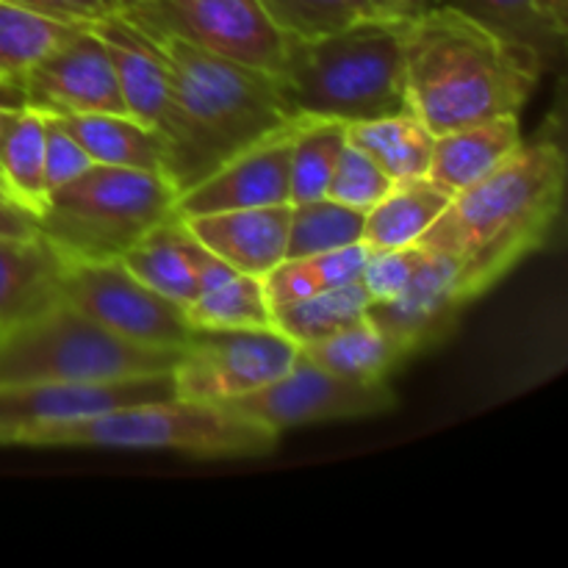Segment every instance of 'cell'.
Instances as JSON below:
<instances>
[{
  "label": "cell",
  "instance_id": "cell-1",
  "mask_svg": "<svg viewBox=\"0 0 568 568\" xmlns=\"http://www.w3.org/2000/svg\"><path fill=\"white\" fill-rule=\"evenodd\" d=\"M564 192V148L549 136L521 142L497 170L455 192L416 244L458 261V292L469 305L547 242Z\"/></svg>",
  "mask_w": 568,
  "mask_h": 568
},
{
  "label": "cell",
  "instance_id": "cell-2",
  "mask_svg": "<svg viewBox=\"0 0 568 568\" xmlns=\"http://www.w3.org/2000/svg\"><path fill=\"white\" fill-rule=\"evenodd\" d=\"M544 59L530 44L433 6L405 26L408 109L436 136L494 116L519 114L536 92Z\"/></svg>",
  "mask_w": 568,
  "mask_h": 568
},
{
  "label": "cell",
  "instance_id": "cell-3",
  "mask_svg": "<svg viewBox=\"0 0 568 568\" xmlns=\"http://www.w3.org/2000/svg\"><path fill=\"white\" fill-rule=\"evenodd\" d=\"M148 37L164 55L175 94V136L164 150V175L175 197L250 144L300 120L283 105L270 72L222 59L183 39Z\"/></svg>",
  "mask_w": 568,
  "mask_h": 568
},
{
  "label": "cell",
  "instance_id": "cell-4",
  "mask_svg": "<svg viewBox=\"0 0 568 568\" xmlns=\"http://www.w3.org/2000/svg\"><path fill=\"white\" fill-rule=\"evenodd\" d=\"M405 20L364 17L314 39L286 37L272 75L283 105L300 120H377L408 109Z\"/></svg>",
  "mask_w": 568,
  "mask_h": 568
},
{
  "label": "cell",
  "instance_id": "cell-5",
  "mask_svg": "<svg viewBox=\"0 0 568 568\" xmlns=\"http://www.w3.org/2000/svg\"><path fill=\"white\" fill-rule=\"evenodd\" d=\"M277 433L227 405L159 399L109 414L17 430V447H98L131 453H181L200 460L264 458Z\"/></svg>",
  "mask_w": 568,
  "mask_h": 568
},
{
  "label": "cell",
  "instance_id": "cell-6",
  "mask_svg": "<svg viewBox=\"0 0 568 568\" xmlns=\"http://www.w3.org/2000/svg\"><path fill=\"white\" fill-rule=\"evenodd\" d=\"M175 189L161 172L92 164L48 194L37 233L67 261H120L128 247L172 214Z\"/></svg>",
  "mask_w": 568,
  "mask_h": 568
},
{
  "label": "cell",
  "instance_id": "cell-7",
  "mask_svg": "<svg viewBox=\"0 0 568 568\" xmlns=\"http://www.w3.org/2000/svg\"><path fill=\"white\" fill-rule=\"evenodd\" d=\"M181 349L133 344L59 303L0 333V386L120 381L175 369Z\"/></svg>",
  "mask_w": 568,
  "mask_h": 568
},
{
  "label": "cell",
  "instance_id": "cell-8",
  "mask_svg": "<svg viewBox=\"0 0 568 568\" xmlns=\"http://www.w3.org/2000/svg\"><path fill=\"white\" fill-rule=\"evenodd\" d=\"M297 344L277 327H192L172 383L189 403L227 405L270 386L297 358Z\"/></svg>",
  "mask_w": 568,
  "mask_h": 568
},
{
  "label": "cell",
  "instance_id": "cell-9",
  "mask_svg": "<svg viewBox=\"0 0 568 568\" xmlns=\"http://www.w3.org/2000/svg\"><path fill=\"white\" fill-rule=\"evenodd\" d=\"M122 17L148 33L183 39L270 75L286 44L258 0H133Z\"/></svg>",
  "mask_w": 568,
  "mask_h": 568
},
{
  "label": "cell",
  "instance_id": "cell-10",
  "mask_svg": "<svg viewBox=\"0 0 568 568\" xmlns=\"http://www.w3.org/2000/svg\"><path fill=\"white\" fill-rule=\"evenodd\" d=\"M59 288L61 303L133 344L181 349L192 333L186 308L136 281L120 261H64Z\"/></svg>",
  "mask_w": 568,
  "mask_h": 568
},
{
  "label": "cell",
  "instance_id": "cell-11",
  "mask_svg": "<svg viewBox=\"0 0 568 568\" xmlns=\"http://www.w3.org/2000/svg\"><path fill=\"white\" fill-rule=\"evenodd\" d=\"M394 405L397 397L388 381H349L333 375L297 349V358L286 375L247 397L233 399L227 408L261 422L281 436L288 427L381 416Z\"/></svg>",
  "mask_w": 568,
  "mask_h": 568
},
{
  "label": "cell",
  "instance_id": "cell-12",
  "mask_svg": "<svg viewBox=\"0 0 568 568\" xmlns=\"http://www.w3.org/2000/svg\"><path fill=\"white\" fill-rule=\"evenodd\" d=\"M20 87L26 105L44 114H128L109 48L87 26L31 67Z\"/></svg>",
  "mask_w": 568,
  "mask_h": 568
},
{
  "label": "cell",
  "instance_id": "cell-13",
  "mask_svg": "<svg viewBox=\"0 0 568 568\" xmlns=\"http://www.w3.org/2000/svg\"><path fill=\"white\" fill-rule=\"evenodd\" d=\"M172 397H175L172 372L120 377V381L0 386V430L6 433V442L14 444L17 430L22 427L89 419L128 405Z\"/></svg>",
  "mask_w": 568,
  "mask_h": 568
},
{
  "label": "cell",
  "instance_id": "cell-14",
  "mask_svg": "<svg viewBox=\"0 0 568 568\" xmlns=\"http://www.w3.org/2000/svg\"><path fill=\"white\" fill-rule=\"evenodd\" d=\"M300 122L303 120L250 144L247 150L216 166L203 181L178 194L172 214L186 220V216L214 214V211L288 203V161H292V139Z\"/></svg>",
  "mask_w": 568,
  "mask_h": 568
},
{
  "label": "cell",
  "instance_id": "cell-15",
  "mask_svg": "<svg viewBox=\"0 0 568 568\" xmlns=\"http://www.w3.org/2000/svg\"><path fill=\"white\" fill-rule=\"evenodd\" d=\"M458 275L460 264L453 255L427 253L405 292L386 303H369L366 316L403 349L405 358L436 347L455 331L458 314L466 308Z\"/></svg>",
  "mask_w": 568,
  "mask_h": 568
},
{
  "label": "cell",
  "instance_id": "cell-16",
  "mask_svg": "<svg viewBox=\"0 0 568 568\" xmlns=\"http://www.w3.org/2000/svg\"><path fill=\"white\" fill-rule=\"evenodd\" d=\"M87 28L98 33L109 48L128 114L142 125L153 128L164 139L166 150L170 139L175 136L178 111L170 70H166L159 44L122 14L89 22Z\"/></svg>",
  "mask_w": 568,
  "mask_h": 568
},
{
  "label": "cell",
  "instance_id": "cell-17",
  "mask_svg": "<svg viewBox=\"0 0 568 568\" xmlns=\"http://www.w3.org/2000/svg\"><path fill=\"white\" fill-rule=\"evenodd\" d=\"M288 209L292 205H264V209L214 211V214L186 216V227L209 253L225 261L244 275L264 277L286 258Z\"/></svg>",
  "mask_w": 568,
  "mask_h": 568
},
{
  "label": "cell",
  "instance_id": "cell-18",
  "mask_svg": "<svg viewBox=\"0 0 568 568\" xmlns=\"http://www.w3.org/2000/svg\"><path fill=\"white\" fill-rule=\"evenodd\" d=\"M64 258L39 233L0 236V333L61 303Z\"/></svg>",
  "mask_w": 568,
  "mask_h": 568
},
{
  "label": "cell",
  "instance_id": "cell-19",
  "mask_svg": "<svg viewBox=\"0 0 568 568\" xmlns=\"http://www.w3.org/2000/svg\"><path fill=\"white\" fill-rule=\"evenodd\" d=\"M521 142L525 139H521L519 114L494 116V120H483L477 125L442 133L433 144L427 178L455 194L497 170Z\"/></svg>",
  "mask_w": 568,
  "mask_h": 568
},
{
  "label": "cell",
  "instance_id": "cell-20",
  "mask_svg": "<svg viewBox=\"0 0 568 568\" xmlns=\"http://www.w3.org/2000/svg\"><path fill=\"white\" fill-rule=\"evenodd\" d=\"M120 264L144 286L183 308L197 297L192 233L178 214H170L153 231L144 233L133 247L122 253Z\"/></svg>",
  "mask_w": 568,
  "mask_h": 568
},
{
  "label": "cell",
  "instance_id": "cell-21",
  "mask_svg": "<svg viewBox=\"0 0 568 568\" xmlns=\"http://www.w3.org/2000/svg\"><path fill=\"white\" fill-rule=\"evenodd\" d=\"M453 192L433 178H408L394 181V186L366 211L364 239L369 250L408 247L444 214Z\"/></svg>",
  "mask_w": 568,
  "mask_h": 568
},
{
  "label": "cell",
  "instance_id": "cell-22",
  "mask_svg": "<svg viewBox=\"0 0 568 568\" xmlns=\"http://www.w3.org/2000/svg\"><path fill=\"white\" fill-rule=\"evenodd\" d=\"M94 164L131 166L164 175V139L131 114H53ZM166 178V175H164Z\"/></svg>",
  "mask_w": 568,
  "mask_h": 568
},
{
  "label": "cell",
  "instance_id": "cell-23",
  "mask_svg": "<svg viewBox=\"0 0 568 568\" xmlns=\"http://www.w3.org/2000/svg\"><path fill=\"white\" fill-rule=\"evenodd\" d=\"M344 131H347V142L369 155L392 181L425 178L430 170L436 133L414 111L349 122Z\"/></svg>",
  "mask_w": 568,
  "mask_h": 568
},
{
  "label": "cell",
  "instance_id": "cell-24",
  "mask_svg": "<svg viewBox=\"0 0 568 568\" xmlns=\"http://www.w3.org/2000/svg\"><path fill=\"white\" fill-rule=\"evenodd\" d=\"M0 175L11 200L28 214L44 209V114L31 105H11L0 120Z\"/></svg>",
  "mask_w": 568,
  "mask_h": 568
},
{
  "label": "cell",
  "instance_id": "cell-25",
  "mask_svg": "<svg viewBox=\"0 0 568 568\" xmlns=\"http://www.w3.org/2000/svg\"><path fill=\"white\" fill-rule=\"evenodd\" d=\"M300 353L322 369L349 377V381H388V375L403 361H408L403 349L369 316H361L358 322L333 333V336L320 338L314 344H303Z\"/></svg>",
  "mask_w": 568,
  "mask_h": 568
},
{
  "label": "cell",
  "instance_id": "cell-26",
  "mask_svg": "<svg viewBox=\"0 0 568 568\" xmlns=\"http://www.w3.org/2000/svg\"><path fill=\"white\" fill-rule=\"evenodd\" d=\"M369 303L372 300L364 283L349 281L320 294L292 300V303L272 305L270 320L272 327H277L283 336L303 347V344H314L358 322L361 316H366Z\"/></svg>",
  "mask_w": 568,
  "mask_h": 568
},
{
  "label": "cell",
  "instance_id": "cell-27",
  "mask_svg": "<svg viewBox=\"0 0 568 568\" xmlns=\"http://www.w3.org/2000/svg\"><path fill=\"white\" fill-rule=\"evenodd\" d=\"M366 253H369V247L358 242L342 250H331V253L283 258L275 270L261 277L270 308L272 305L308 297V294H320L325 288L342 286V283L358 281Z\"/></svg>",
  "mask_w": 568,
  "mask_h": 568
},
{
  "label": "cell",
  "instance_id": "cell-28",
  "mask_svg": "<svg viewBox=\"0 0 568 568\" xmlns=\"http://www.w3.org/2000/svg\"><path fill=\"white\" fill-rule=\"evenodd\" d=\"M292 205V203H288ZM366 211L349 209L331 197L305 200L288 209L286 258L331 253L364 239Z\"/></svg>",
  "mask_w": 568,
  "mask_h": 568
},
{
  "label": "cell",
  "instance_id": "cell-29",
  "mask_svg": "<svg viewBox=\"0 0 568 568\" xmlns=\"http://www.w3.org/2000/svg\"><path fill=\"white\" fill-rule=\"evenodd\" d=\"M347 144L344 122L303 120L292 139L288 161V203L325 197L336 161Z\"/></svg>",
  "mask_w": 568,
  "mask_h": 568
},
{
  "label": "cell",
  "instance_id": "cell-30",
  "mask_svg": "<svg viewBox=\"0 0 568 568\" xmlns=\"http://www.w3.org/2000/svg\"><path fill=\"white\" fill-rule=\"evenodd\" d=\"M78 26L0 0V78L20 83L31 67L53 53Z\"/></svg>",
  "mask_w": 568,
  "mask_h": 568
},
{
  "label": "cell",
  "instance_id": "cell-31",
  "mask_svg": "<svg viewBox=\"0 0 568 568\" xmlns=\"http://www.w3.org/2000/svg\"><path fill=\"white\" fill-rule=\"evenodd\" d=\"M270 311L264 281L244 272H231L186 305L192 327H266Z\"/></svg>",
  "mask_w": 568,
  "mask_h": 568
},
{
  "label": "cell",
  "instance_id": "cell-32",
  "mask_svg": "<svg viewBox=\"0 0 568 568\" xmlns=\"http://www.w3.org/2000/svg\"><path fill=\"white\" fill-rule=\"evenodd\" d=\"M436 6H447V9L460 11V14L483 22L491 31L503 33V37L516 39L521 44H530L532 50H538V55H541L547 67L564 50L566 39H560L536 14L532 0H436Z\"/></svg>",
  "mask_w": 568,
  "mask_h": 568
},
{
  "label": "cell",
  "instance_id": "cell-33",
  "mask_svg": "<svg viewBox=\"0 0 568 568\" xmlns=\"http://www.w3.org/2000/svg\"><path fill=\"white\" fill-rule=\"evenodd\" d=\"M258 3L272 26L283 37L294 39L322 37L377 14L369 0H258Z\"/></svg>",
  "mask_w": 568,
  "mask_h": 568
},
{
  "label": "cell",
  "instance_id": "cell-34",
  "mask_svg": "<svg viewBox=\"0 0 568 568\" xmlns=\"http://www.w3.org/2000/svg\"><path fill=\"white\" fill-rule=\"evenodd\" d=\"M394 186L392 178L375 164L366 153H361L353 144H344L342 155L336 161L331 183H327L325 197L338 200V203L349 205V209L369 211L388 189Z\"/></svg>",
  "mask_w": 568,
  "mask_h": 568
},
{
  "label": "cell",
  "instance_id": "cell-35",
  "mask_svg": "<svg viewBox=\"0 0 568 568\" xmlns=\"http://www.w3.org/2000/svg\"><path fill=\"white\" fill-rule=\"evenodd\" d=\"M425 250L419 244H408V247H386V250H369L366 253L364 266H361L358 281L364 283L366 294L372 303H386L397 294L405 292L410 281H414L416 270L425 261Z\"/></svg>",
  "mask_w": 568,
  "mask_h": 568
},
{
  "label": "cell",
  "instance_id": "cell-36",
  "mask_svg": "<svg viewBox=\"0 0 568 568\" xmlns=\"http://www.w3.org/2000/svg\"><path fill=\"white\" fill-rule=\"evenodd\" d=\"M92 164L94 161L75 142V136L61 125L59 116L44 114V189H48V194L64 183L75 181Z\"/></svg>",
  "mask_w": 568,
  "mask_h": 568
},
{
  "label": "cell",
  "instance_id": "cell-37",
  "mask_svg": "<svg viewBox=\"0 0 568 568\" xmlns=\"http://www.w3.org/2000/svg\"><path fill=\"white\" fill-rule=\"evenodd\" d=\"M9 3L53 17V20L72 22V26H89V22L122 14L133 0H9Z\"/></svg>",
  "mask_w": 568,
  "mask_h": 568
},
{
  "label": "cell",
  "instance_id": "cell-38",
  "mask_svg": "<svg viewBox=\"0 0 568 568\" xmlns=\"http://www.w3.org/2000/svg\"><path fill=\"white\" fill-rule=\"evenodd\" d=\"M31 233H37L33 214L0 197V236H31Z\"/></svg>",
  "mask_w": 568,
  "mask_h": 568
},
{
  "label": "cell",
  "instance_id": "cell-39",
  "mask_svg": "<svg viewBox=\"0 0 568 568\" xmlns=\"http://www.w3.org/2000/svg\"><path fill=\"white\" fill-rule=\"evenodd\" d=\"M375 6L377 17H388V20H416L419 14H425L427 9L436 6V0H369Z\"/></svg>",
  "mask_w": 568,
  "mask_h": 568
},
{
  "label": "cell",
  "instance_id": "cell-40",
  "mask_svg": "<svg viewBox=\"0 0 568 568\" xmlns=\"http://www.w3.org/2000/svg\"><path fill=\"white\" fill-rule=\"evenodd\" d=\"M536 6V14L558 33L560 39H566L568 33V0H532Z\"/></svg>",
  "mask_w": 568,
  "mask_h": 568
},
{
  "label": "cell",
  "instance_id": "cell-41",
  "mask_svg": "<svg viewBox=\"0 0 568 568\" xmlns=\"http://www.w3.org/2000/svg\"><path fill=\"white\" fill-rule=\"evenodd\" d=\"M11 105H26V94H22V87L17 81L0 78V120H3V111L11 109Z\"/></svg>",
  "mask_w": 568,
  "mask_h": 568
},
{
  "label": "cell",
  "instance_id": "cell-42",
  "mask_svg": "<svg viewBox=\"0 0 568 568\" xmlns=\"http://www.w3.org/2000/svg\"><path fill=\"white\" fill-rule=\"evenodd\" d=\"M0 197H3V200H11V192H9V186H6L3 175H0ZM11 203H14V200H11Z\"/></svg>",
  "mask_w": 568,
  "mask_h": 568
},
{
  "label": "cell",
  "instance_id": "cell-43",
  "mask_svg": "<svg viewBox=\"0 0 568 568\" xmlns=\"http://www.w3.org/2000/svg\"><path fill=\"white\" fill-rule=\"evenodd\" d=\"M3 444H9V442H6V433L0 430V447H3Z\"/></svg>",
  "mask_w": 568,
  "mask_h": 568
}]
</instances>
